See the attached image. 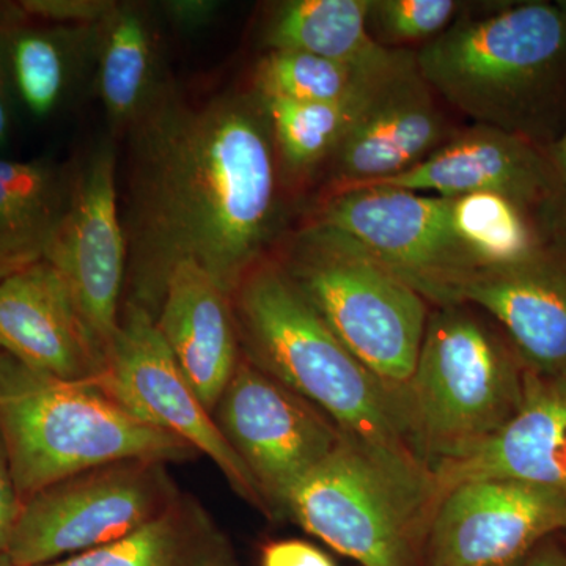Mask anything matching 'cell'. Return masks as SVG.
<instances>
[{
	"mask_svg": "<svg viewBox=\"0 0 566 566\" xmlns=\"http://www.w3.org/2000/svg\"><path fill=\"white\" fill-rule=\"evenodd\" d=\"M129 128L123 304L156 322L182 262L232 296L277 218L275 144L262 103L222 95L191 104L158 92Z\"/></svg>",
	"mask_w": 566,
	"mask_h": 566,
	"instance_id": "6da1fadb",
	"label": "cell"
},
{
	"mask_svg": "<svg viewBox=\"0 0 566 566\" xmlns=\"http://www.w3.org/2000/svg\"><path fill=\"white\" fill-rule=\"evenodd\" d=\"M230 301L244 359L311 401L387 471L434 490L403 409L335 337L281 264L260 260Z\"/></svg>",
	"mask_w": 566,
	"mask_h": 566,
	"instance_id": "7a4b0ae2",
	"label": "cell"
},
{
	"mask_svg": "<svg viewBox=\"0 0 566 566\" xmlns=\"http://www.w3.org/2000/svg\"><path fill=\"white\" fill-rule=\"evenodd\" d=\"M0 439L22 505L44 488L117 461L185 463L199 453L142 422L95 381H65L0 352Z\"/></svg>",
	"mask_w": 566,
	"mask_h": 566,
	"instance_id": "3957f363",
	"label": "cell"
},
{
	"mask_svg": "<svg viewBox=\"0 0 566 566\" xmlns=\"http://www.w3.org/2000/svg\"><path fill=\"white\" fill-rule=\"evenodd\" d=\"M415 55L424 82L450 106L479 125L527 136L536 107L566 74V0L461 18Z\"/></svg>",
	"mask_w": 566,
	"mask_h": 566,
	"instance_id": "277c9868",
	"label": "cell"
},
{
	"mask_svg": "<svg viewBox=\"0 0 566 566\" xmlns=\"http://www.w3.org/2000/svg\"><path fill=\"white\" fill-rule=\"evenodd\" d=\"M279 264L408 420L409 387L430 318L428 301L352 238L318 222L297 234Z\"/></svg>",
	"mask_w": 566,
	"mask_h": 566,
	"instance_id": "5b68a950",
	"label": "cell"
},
{
	"mask_svg": "<svg viewBox=\"0 0 566 566\" xmlns=\"http://www.w3.org/2000/svg\"><path fill=\"white\" fill-rule=\"evenodd\" d=\"M526 374L515 348L464 304L431 312L408 395L409 428L431 475L515 415Z\"/></svg>",
	"mask_w": 566,
	"mask_h": 566,
	"instance_id": "8992f818",
	"label": "cell"
},
{
	"mask_svg": "<svg viewBox=\"0 0 566 566\" xmlns=\"http://www.w3.org/2000/svg\"><path fill=\"white\" fill-rule=\"evenodd\" d=\"M439 495L344 438L283 501V515L360 566H422Z\"/></svg>",
	"mask_w": 566,
	"mask_h": 566,
	"instance_id": "52a82bcc",
	"label": "cell"
},
{
	"mask_svg": "<svg viewBox=\"0 0 566 566\" xmlns=\"http://www.w3.org/2000/svg\"><path fill=\"white\" fill-rule=\"evenodd\" d=\"M161 461L125 460L81 472L29 499L6 556L41 566L117 542L180 497Z\"/></svg>",
	"mask_w": 566,
	"mask_h": 566,
	"instance_id": "ba28073f",
	"label": "cell"
},
{
	"mask_svg": "<svg viewBox=\"0 0 566 566\" xmlns=\"http://www.w3.org/2000/svg\"><path fill=\"white\" fill-rule=\"evenodd\" d=\"M315 222L356 241L436 307L460 304L480 263L458 237L452 199L394 186L334 193Z\"/></svg>",
	"mask_w": 566,
	"mask_h": 566,
	"instance_id": "9c48e42d",
	"label": "cell"
},
{
	"mask_svg": "<svg viewBox=\"0 0 566 566\" xmlns=\"http://www.w3.org/2000/svg\"><path fill=\"white\" fill-rule=\"evenodd\" d=\"M98 381L142 422L181 439L207 457L234 493L271 517L255 480L182 375L155 319L136 305L123 304L106 370Z\"/></svg>",
	"mask_w": 566,
	"mask_h": 566,
	"instance_id": "30bf717a",
	"label": "cell"
},
{
	"mask_svg": "<svg viewBox=\"0 0 566 566\" xmlns=\"http://www.w3.org/2000/svg\"><path fill=\"white\" fill-rule=\"evenodd\" d=\"M212 417L255 480L271 517L282 515L290 491L344 439L311 401L243 356Z\"/></svg>",
	"mask_w": 566,
	"mask_h": 566,
	"instance_id": "8fae6325",
	"label": "cell"
},
{
	"mask_svg": "<svg viewBox=\"0 0 566 566\" xmlns=\"http://www.w3.org/2000/svg\"><path fill=\"white\" fill-rule=\"evenodd\" d=\"M44 260L69 286L82 318L109 354L120 324L128 245L118 205L117 158L103 145L74 167L69 210Z\"/></svg>",
	"mask_w": 566,
	"mask_h": 566,
	"instance_id": "7c38bea8",
	"label": "cell"
},
{
	"mask_svg": "<svg viewBox=\"0 0 566 566\" xmlns=\"http://www.w3.org/2000/svg\"><path fill=\"white\" fill-rule=\"evenodd\" d=\"M562 531V491L506 480L460 483L439 495L422 566H517Z\"/></svg>",
	"mask_w": 566,
	"mask_h": 566,
	"instance_id": "4fadbf2b",
	"label": "cell"
},
{
	"mask_svg": "<svg viewBox=\"0 0 566 566\" xmlns=\"http://www.w3.org/2000/svg\"><path fill=\"white\" fill-rule=\"evenodd\" d=\"M434 95L416 55L401 51L334 151L337 191L408 172L452 139Z\"/></svg>",
	"mask_w": 566,
	"mask_h": 566,
	"instance_id": "5bb4252c",
	"label": "cell"
},
{
	"mask_svg": "<svg viewBox=\"0 0 566 566\" xmlns=\"http://www.w3.org/2000/svg\"><path fill=\"white\" fill-rule=\"evenodd\" d=\"M374 185L444 199L499 193L532 216L565 205L547 153L531 137L485 125L453 136L408 172Z\"/></svg>",
	"mask_w": 566,
	"mask_h": 566,
	"instance_id": "9a60e30c",
	"label": "cell"
},
{
	"mask_svg": "<svg viewBox=\"0 0 566 566\" xmlns=\"http://www.w3.org/2000/svg\"><path fill=\"white\" fill-rule=\"evenodd\" d=\"M0 352L65 381H95L107 364L69 286L46 260L0 281Z\"/></svg>",
	"mask_w": 566,
	"mask_h": 566,
	"instance_id": "2e32d148",
	"label": "cell"
},
{
	"mask_svg": "<svg viewBox=\"0 0 566 566\" xmlns=\"http://www.w3.org/2000/svg\"><path fill=\"white\" fill-rule=\"evenodd\" d=\"M438 495L475 480H506L566 493V379L528 370L515 415L471 452L434 471Z\"/></svg>",
	"mask_w": 566,
	"mask_h": 566,
	"instance_id": "e0dca14e",
	"label": "cell"
},
{
	"mask_svg": "<svg viewBox=\"0 0 566 566\" xmlns=\"http://www.w3.org/2000/svg\"><path fill=\"white\" fill-rule=\"evenodd\" d=\"M460 304L494 316L528 370L566 379V256L545 248L527 262L480 268Z\"/></svg>",
	"mask_w": 566,
	"mask_h": 566,
	"instance_id": "ac0fdd59",
	"label": "cell"
},
{
	"mask_svg": "<svg viewBox=\"0 0 566 566\" xmlns=\"http://www.w3.org/2000/svg\"><path fill=\"white\" fill-rule=\"evenodd\" d=\"M155 323L212 415L241 360L229 294L199 264L182 262L167 281Z\"/></svg>",
	"mask_w": 566,
	"mask_h": 566,
	"instance_id": "d6986e66",
	"label": "cell"
},
{
	"mask_svg": "<svg viewBox=\"0 0 566 566\" xmlns=\"http://www.w3.org/2000/svg\"><path fill=\"white\" fill-rule=\"evenodd\" d=\"M98 28V25H95ZM93 25L51 24L29 17L17 3H0V74L7 93L33 118L62 106Z\"/></svg>",
	"mask_w": 566,
	"mask_h": 566,
	"instance_id": "ffe728a7",
	"label": "cell"
},
{
	"mask_svg": "<svg viewBox=\"0 0 566 566\" xmlns=\"http://www.w3.org/2000/svg\"><path fill=\"white\" fill-rule=\"evenodd\" d=\"M41 566H241L232 539L199 499L181 493L161 515L88 553Z\"/></svg>",
	"mask_w": 566,
	"mask_h": 566,
	"instance_id": "44dd1931",
	"label": "cell"
},
{
	"mask_svg": "<svg viewBox=\"0 0 566 566\" xmlns=\"http://www.w3.org/2000/svg\"><path fill=\"white\" fill-rule=\"evenodd\" d=\"M74 169L50 159L0 156V266L41 262L69 210Z\"/></svg>",
	"mask_w": 566,
	"mask_h": 566,
	"instance_id": "7402d4cb",
	"label": "cell"
},
{
	"mask_svg": "<svg viewBox=\"0 0 566 566\" xmlns=\"http://www.w3.org/2000/svg\"><path fill=\"white\" fill-rule=\"evenodd\" d=\"M370 0H289L264 28L271 51H301L360 71H379L397 59L368 29Z\"/></svg>",
	"mask_w": 566,
	"mask_h": 566,
	"instance_id": "603a6c76",
	"label": "cell"
},
{
	"mask_svg": "<svg viewBox=\"0 0 566 566\" xmlns=\"http://www.w3.org/2000/svg\"><path fill=\"white\" fill-rule=\"evenodd\" d=\"M98 92L111 122L132 126L155 98V41L136 7L117 6L96 28Z\"/></svg>",
	"mask_w": 566,
	"mask_h": 566,
	"instance_id": "cb8c5ba5",
	"label": "cell"
},
{
	"mask_svg": "<svg viewBox=\"0 0 566 566\" xmlns=\"http://www.w3.org/2000/svg\"><path fill=\"white\" fill-rule=\"evenodd\" d=\"M392 66L368 82L359 92L340 102L260 99L273 132L274 144L277 145L286 167L301 172L322 163L327 156H333L357 115L364 109L376 84Z\"/></svg>",
	"mask_w": 566,
	"mask_h": 566,
	"instance_id": "d4e9b609",
	"label": "cell"
},
{
	"mask_svg": "<svg viewBox=\"0 0 566 566\" xmlns=\"http://www.w3.org/2000/svg\"><path fill=\"white\" fill-rule=\"evenodd\" d=\"M452 218L458 237L482 268L527 262L546 248L534 216L499 193L452 199Z\"/></svg>",
	"mask_w": 566,
	"mask_h": 566,
	"instance_id": "484cf974",
	"label": "cell"
},
{
	"mask_svg": "<svg viewBox=\"0 0 566 566\" xmlns=\"http://www.w3.org/2000/svg\"><path fill=\"white\" fill-rule=\"evenodd\" d=\"M389 66L379 71H360L307 52L270 51L256 66L255 87L259 99L340 102L359 92Z\"/></svg>",
	"mask_w": 566,
	"mask_h": 566,
	"instance_id": "4316f807",
	"label": "cell"
},
{
	"mask_svg": "<svg viewBox=\"0 0 566 566\" xmlns=\"http://www.w3.org/2000/svg\"><path fill=\"white\" fill-rule=\"evenodd\" d=\"M460 6L455 0H370L368 25L392 43H430L453 24Z\"/></svg>",
	"mask_w": 566,
	"mask_h": 566,
	"instance_id": "83f0119b",
	"label": "cell"
},
{
	"mask_svg": "<svg viewBox=\"0 0 566 566\" xmlns=\"http://www.w3.org/2000/svg\"><path fill=\"white\" fill-rule=\"evenodd\" d=\"M18 6L35 20L81 28L102 24L117 3L106 0H22Z\"/></svg>",
	"mask_w": 566,
	"mask_h": 566,
	"instance_id": "f1b7e54d",
	"label": "cell"
},
{
	"mask_svg": "<svg viewBox=\"0 0 566 566\" xmlns=\"http://www.w3.org/2000/svg\"><path fill=\"white\" fill-rule=\"evenodd\" d=\"M260 566H337L329 554L304 539H277L262 547Z\"/></svg>",
	"mask_w": 566,
	"mask_h": 566,
	"instance_id": "f546056e",
	"label": "cell"
},
{
	"mask_svg": "<svg viewBox=\"0 0 566 566\" xmlns=\"http://www.w3.org/2000/svg\"><path fill=\"white\" fill-rule=\"evenodd\" d=\"M22 501L18 494L17 483L11 474L6 447L0 439V556L6 554L18 520H20Z\"/></svg>",
	"mask_w": 566,
	"mask_h": 566,
	"instance_id": "4dcf8cb0",
	"label": "cell"
},
{
	"mask_svg": "<svg viewBox=\"0 0 566 566\" xmlns=\"http://www.w3.org/2000/svg\"><path fill=\"white\" fill-rule=\"evenodd\" d=\"M517 566H566V551L557 543L546 539Z\"/></svg>",
	"mask_w": 566,
	"mask_h": 566,
	"instance_id": "1f68e13d",
	"label": "cell"
},
{
	"mask_svg": "<svg viewBox=\"0 0 566 566\" xmlns=\"http://www.w3.org/2000/svg\"><path fill=\"white\" fill-rule=\"evenodd\" d=\"M170 17L181 24H199L212 13V3L210 2H174L169 7Z\"/></svg>",
	"mask_w": 566,
	"mask_h": 566,
	"instance_id": "d6a6232c",
	"label": "cell"
},
{
	"mask_svg": "<svg viewBox=\"0 0 566 566\" xmlns=\"http://www.w3.org/2000/svg\"><path fill=\"white\" fill-rule=\"evenodd\" d=\"M547 156H549V161L553 164L554 172H556L566 207V133L549 148Z\"/></svg>",
	"mask_w": 566,
	"mask_h": 566,
	"instance_id": "836d02e7",
	"label": "cell"
},
{
	"mask_svg": "<svg viewBox=\"0 0 566 566\" xmlns=\"http://www.w3.org/2000/svg\"><path fill=\"white\" fill-rule=\"evenodd\" d=\"M11 115L10 98L3 84L2 74H0V148L10 139Z\"/></svg>",
	"mask_w": 566,
	"mask_h": 566,
	"instance_id": "e575fe53",
	"label": "cell"
},
{
	"mask_svg": "<svg viewBox=\"0 0 566 566\" xmlns=\"http://www.w3.org/2000/svg\"><path fill=\"white\" fill-rule=\"evenodd\" d=\"M0 566H18L10 562L6 556H0Z\"/></svg>",
	"mask_w": 566,
	"mask_h": 566,
	"instance_id": "d590c367",
	"label": "cell"
},
{
	"mask_svg": "<svg viewBox=\"0 0 566 566\" xmlns=\"http://www.w3.org/2000/svg\"><path fill=\"white\" fill-rule=\"evenodd\" d=\"M11 273H14V271L6 270V268L0 266V281H2L3 277H7V275H10Z\"/></svg>",
	"mask_w": 566,
	"mask_h": 566,
	"instance_id": "8d00e7d4",
	"label": "cell"
}]
</instances>
